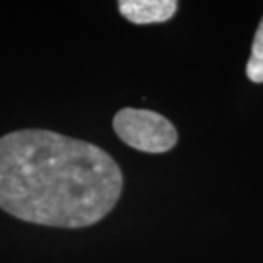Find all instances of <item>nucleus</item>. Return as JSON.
Returning <instances> with one entry per match:
<instances>
[{
    "label": "nucleus",
    "instance_id": "obj_1",
    "mask_svg": "<svg viewBox=\"0 0 263 263\" xmlns=\"http://www.w3.org/2000/svg\"><path fill=\"white\" fill-rule=\"evenodd\" d=\"M123 176L94 143L25 129L0 138V208L31 224L82 228L116 206Z\"/></svg>",
    "mask_w": 263,
    "mask_h": 263
},
{
    "label": "nucleus",
    "instance_id": "obj_2",
    "mask_svg": "<svg viewBox=\"0 0 263 263\" xmlns=\"http://www.w3.org/2000/svg\"><path fill=\"white\" fill-rule=\"evenodd\" d=\"M113 129L127 146L142 152L162 154L177 143V130L167 117L139 108H122L114 116Z\"/></svg>",
    "mask_w": 263,
    "mask_h": 263
},
{
    "label": "nucleus",
    "instance_id": "obj_3",
    "mask_svg": "<svg viewBox=\"0 0 263 263\" xmlns=\"http://www.w3.org/2000/svg\"><path fill=\"white\" fill-rule=\"evenodd\" d=\"M119 10L124 18L138 25L165 22L174 16L177 2L173 0H122Z\"/></svg>",
    "mask_w": 263,
    "mask_h": 263
},
{
    "label": "nucleus",
    "instance_id": "obj_4",
    "mask_svg": "<svg viewBox=\"0 0 263 263\" xmlns=\"http://www.w3.org/2000/svg\"><path fill=\"white\" fill-rule=\"evenodd\" d=\"M246 73L250 81L256 84H263V18L254 35L252 54L247 62Z\"/></svg>",
    "mask_w": 263,
    "mask_h": 263
}]
</instances>
